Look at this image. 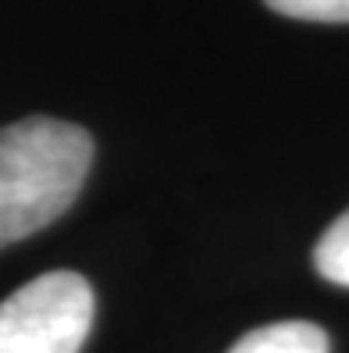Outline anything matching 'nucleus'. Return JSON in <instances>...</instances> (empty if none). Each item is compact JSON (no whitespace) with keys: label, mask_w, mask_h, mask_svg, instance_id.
<instances>
[{"label":"nucleus","mask_w":349,"mask_h":353,"mask_svg":"<svg viewBox=\"0 0 349 353\" xmlns=\"http://www.w3.org/2000/svg\"><path fill=\"white\" fill-rule=\"evenodd\" d=\"M229 353H328V332L314 321H275L246 332Z\"/></svg>","instance_id":"7ed1b4c3"},{"label":"nucleus","mask_w":349,"mask_h":353,"mask_svg":"<svg viewBox=\"0 0 349 353\" xmlns=\"http://www.w3.org/2000/svg\"><path fill=\"white\" fill-rule=\"evenodd\" d=\"M96 300L75 272H47L0 303V353H78Z\"/></svg>","instance_id":"f03ea898"},{"label":"nucleus","mask_w":349,"mask_h":353,"mask_svg":"<svg viewBox=\"0 0 349 353\" xmlns=\"http://www.w3.org/2000/svg\"><path fill=\"white\" fill-rule=\"evenodd\" d=\"M264 4L299 22H349V0H264Z\"/></svg>","instance_id":"39448f33"},{"label":"nucleus","mask_w":349,"mask_h":353,"mask_svg":"<svg viewBox=\"0 0 349 353\" xmlns=\"http://www.w3.org/2000/svg\"><path fill=\"white\" fill-rule=\"evenodd\" d=\"M93 164V136L32 114L0 129V250L54 225L75 203Z\"/></svg>","instance_id":"f257e3e1"},{"label":"nucleus","mask_w":349,"mask_h":353,"mask_svg":"<svg viewBox=\"0 0 349 353\" xmlns=\"http://www.w3.org/2000/svg\"><path fill=\"white\" fill-rule=\"evenodd\" d=\"M314 268L324 282L349 289V211L324 228L314 246Z\"/></svg>","instance_id":"20e7f679"}]
</instances>
